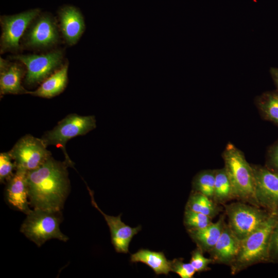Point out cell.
<instances>
[{
  "instance_id": "obj_1",
  "label": "cell",
  "mask_w": 278,
  "mask_h": 278,
  "mask_svg": "<svg viewBox=\"0 0 278 278\" xmlns=\"http://www.w3.org/2000/svg\"><path fill=\"white\" fill-rule=\"evenodd\" d=\"M69 166L51 156L39 167L27 172L29 200L33 209L61 212L70 190Z\"/></svg>"
},
{
  "instance_id": "obj_2",
  "label": "cell",
  "mask_w": 278,
  "mask_h": 278,
  "mask_svg": "<svg viewBox=\"0 0 278 278\" xmlns=\"http://www.w3.org/2000/svg\"><path fill=\"white\" fill-rule=\"evenodd\" d=\"M277 219L278 213H272L260 227L241 240L238 254L230 266L232 275L253 265L269 263L270 238Z\"/></svg>"
},
{
  "instance_id": "obj_3",
  "label": "cell",
  "mask_w": 278,
  "mask_h": 278,
  "mask_svg": "<svg viewBox=\"0 0 278 278\" xmlns=\"http://www.w3.org/2000/svg\"><path fill=\"white\" fill-rule=\"evenodd\" d=\"M223 158L227 173L232 185L236 199L255 206V182L252 167L243 152L232 143L223 150Z\"/></svg>"
},
{
  "instance_id": "obj_4",
  "label": "cell",
  "mask_w": 278,
  "mask_h": 278,
  "mask_svg": "<svg viewBox=\"0 0 278 278\" xmlns=\"http://www.w3.org/2000/svg\"><path fill=\"white\" fill-rule=\"evenodd\" d=\"M60 214L61 212L33 209L27 214L20 231L39 247L53 238L65 242L68 237L60 229Z\"/></svg>"
},
{
  "instance_id": "obj_5",
  "label": "cell",
  "mask_w": 278,
  "mask_h": 278,
  "mask_svg": "<svg viewBox=\"0 0 278 278\" xmlns=\"http://www.w3.org/2000/svg\"><path fill=\"white\" fill-rule=\"evenodd\" d=\"M228 224L241 241L260 227L272 213L245 202L224 204Z\"/></svg>"
},
{
  "instance_id": "obj_6",
  "label": "cell",
  "mask_w": 278,
  "mask_h": 278,
  "mask_svg": "<svg viewBox=\"0 0 278 278\" xmlns=\"http://www.w3.org/2000/svg\"><path fill=\"white\" fill-rule=\"evenodd\" d=\"M96 122L93 115L70 114L61 120L53 129L47 132L41 139L46 146L53 145L62 148L65 161L70 166H73V162L65 149L66 142L72 138L84 135L95 129Z\"/></svg>"
},
{
  "instance_id": "obj_7",
  "label": "cell",
  "mask_w": 278,
  "mask_h": 278,
  "mask_svg": "<svg viewBox=\"0 0 278 278\" xmlns=\"http://www.w3.org/2000/svg\"><path fill=\"white\" fill-rule=\"evenodd\" d=\"M46 146L42 139L29 135L19 140L9 152L14 161L16 169L28 172L41 166L51 157Z\"/></svg>"
},
{
  "instance_id": "obj_8",
  "label": "cell",
  "mask_w": 278,
  "mask_h": 278,
  "mask_svg": "<svg viewBox=\"0 0 278 278\" xmlns=\"http://www.w3.org/2000/svg\"><path fill=\"white\" fill-rule=\"evenodd\" d=\"M23 63L27 68L25 81L30 85L44 81L60 68L63 54L59 50L42 55H18L11 57Z\"/></svg>"
},
{
  "instance_id": "obj_9",
  "label": "cell",
  "mask_w": 278,
  "mask_h": 278,
  "mask_svg": "<svg viewBox=\"0 0 278 278\" xmlns=\"http://www.w3.org/2000/svg\"><path fill=\"white\" fill-rule=\"evenodd\" d=\"M251 166L257 205L270 213H278V173L266 166Z\"/></svg>"
},
{
  "instance_id": "obj_10",
  "label": "cell",
  "mask_w": 278,
  "mask_h": 278,
  "mask_svg": "<svg viewBox=\"0 0 278 278\" xmlns=\"http://www.w3.org/2000/svg\"><path fill=\"white\" fill-rule=\"evenodd\" d=\"M40 12L39 8L12 15L1 16L2 27L1 53L15 51L19 48V40L30 24Z\"/></svg>"
},
{
  "instance_id": "obj_11",
  "label": "cell",
  "mask_w": 278,
  "mask_h": 278,
  "mask_svg": "<svg viewBox=\"0 0 278 278\" xmlns=\"http://www.w3.org/2000/svg\"><path fill=\"white\" fill-rule=\"evenodd\" d=\"M87 188L91 197L92 205L103 216L109 227L111 241L115 250L118 253H128L129 244L133 236L141 231V227L132 228L126 224L121 220V214L118 216H113L104 213L95 202L93 192L88 186Z\"/></svg>"
},
{
  "instance_id": "obj_12",
  "label": "cell",
  "mask_w": 278,
  "mask_h": 278,
  "mask_svg": "<svg viewBox=\"0 0 278 278\" xmlns=\"http://www.w3.org/2000/svg\"><path fill=\"white\" fill-rule=\"evenodd\" d=\"M58 38V29L54 19L44 14L38 18L29 29L25 44L32 48L48 47L57 43Z\"/></svg>"
},
{
  "instance_id": "obj_13",
  "label": "cell",
  "mask_w": 278,
  "mask_h": 278,
  "mask_svg": "<svg viewBox=\"0 0 278 278\" xmlns=\"http://www.w3.org/2000/svg\"><path fill=\"white\" fill-rule=\"evenodd\" d=\"M60 29L66 43L75 44L85 29V23L80 11L72 6H65L58 11Z\"/></svg>"
},
{
  "instance_id": "obj_14",
  "label": "cell",
  "mask_w": 278,
  "mask_h": 278,
  "mask_svg": "<svg viewBox=\"0 0 278 278\" xmlns=\"http://www.w3.org/2000/svg\"><path fill=\"white\" fill-rule=\"evenodd\" d=\"M27 171L16 169L12 178L8 181L6 196L8 203L15 209L28 214L31 210L28 196L27 181Z\"/></svg>"
},
{
  "instance_id": "obj_15",
  "label": "cell",
  "mask_w": 278,
  "mask_h": 278,
  "mask_svg": "<svg viewBox=\"0 0 278 278\" xmlns=\"http://www.w3.org/2000/svg\"><path fill=\"white\" fill-rule=\"evenodd\" d=\"M240 241L227 223L217 242L208 253L213 263L230 266L238 254Z\"/></svg>"
},
{
  "instance_id": "obj_16",
  "label": "cell",
  "mask_w": 278,
  "mask_h": 278,
  "mask_svg": "<svg viewBox=\"0 0 278 278\" xmlns=\"http://www.w3.org/2000/svg\"><path fill=\"white\" fill-rule=\"evenodd\" d=\"M0 91L1 95L27 93L21 84L25 71L17 63H10L1 58Z\"/></svg>"
},
{
  "instance_id": "obj_17",
  "label": "cell",
  "mask_w": 278,
  "mask_h": 278,
  "mask_svg": "<svg viewBox=\"0 0 278 278\" xmlns=\"http://www.w3.org/2000/svg\"><path fill=\"white\" fill-rule=\"evenodd\" d=\"M225 216L221 215L216 222H212L205 228L188 230L193 241L203 253H209L215 246L226 224Z\"/></svg>"
},
{
  "instance_id": "obj_18",
  "label": "cell",
  "mask_w": 278,
  "mask_h": 278,
  "mask_svg": "<svg viewBox=\"0 0 278 278\" xmlns=\"http://www.w3.org/2000/svg\"><path fill=\"white\" fill-rule=\"evenodd\" d=\"M67 64L62 66L47 79L34 91H28L27 94L43 97L51 98L60 94L67 83Z\"/></svg>"
},
{
  "instance_id": "obj_19",
  "label": "cell",
  "mask_w": 278,
  "mask_h": 278,
  "mask_svg": "<svg viewBox=\"0 0 278 278\" xmlns=\"http://www.w3.org/2000/svg\"><path fill=\"white\" fill-rule=\"evenodd\" d=\"M132 263L141 262L151 268L156 274L167 275L171 271V260H168L163 252L142 249L131 254Z\"/></svg>"
},
{
  "instance_id": "obj_20",
  "label": "cell",
  "mask_w": 278,
  "mask_h": 278,
  "mask_svg": "<svg viewBox=\"0 0 278 278\" xmlns=\"http://www.w3.org/2000/svg\"><path fill=\"white\" fill-rule=\"evenodd\" d=\"M255 103L263 119L278 127V91H268L257 96Z\"/></svg>"
},
{
  "instance_id": "obj_21",
  "label": "cell",
  "mask_w": 278,
  "mask_h": 278,
  "mask_svg": "<svg viewBox=\"0 0 278 278\" xmlns=\"http://www.w3.org/2000/svg\"><path fill=\"white\" fill-rule=\"evenodd\" d=\"M236 199L232 185L224 167L215 169L213 200L219 204Z\"/></svg>"
},
{
  "instance_id": "obj_22",
  "label": "cell",
  "mask_w": 278,
  "mask_h": 278,
  "mask_svg": "<svg viewBox=\"0 0 278 278\" xmlns=\"http://www.w3.org/2000/svg\"><path fill=\"white\" fill-rule=\"evenodd\" d=\"M185 208L202 213L212 218L215 217L222 210L219 204L212 199L193 190L188 199Z\"/></svg>"
},
{
  "instance_id": "obj_23",
  "label": "cell",
  "mask_w": 278,
  "mask_h": 278,
  "mask_svg": "<svg viewBox=\"0 0 278 278\" xmlns=\"http://www.w3.org/2000/svg\"><path fill=\"white\" fill-rule=\"evenodd\" d=\"M215 179V169H206L199 172L193 179L192 190L213 199Z\"/></svg>"
},
{
  "instance_id": "obj_24",
  "label": "cell",
  "mask_w": 278,
  "mask_h": 278,
  "mask_svg": "<svg viewBox=\"0 0 278 278\" xmlns=\"http://www.w3.org/2000/svg\"><path fill=\"white\" fill-rule=\"evenodd\" d=\"M212 218L187 208H185L183 223L187 231L200 229L212 223Z\"/></svg>"
},
{
  "instance_id": "obj_25",
  "label": "cell",
  "mask_w": 278,
  "mask_h": 278,
  "mask_svg": "<svg viewBox=\"0 0 278 278\" xmlns=\"http://www.w3.org/2000/svg\"><path fill=\"white\" fill-rule=\"evenodd\" d=\"M203 252L198 247L191 253L190 263L196 272H202L209 270V265L214 264L211 258L205 257Z\"/></svg>"
},
{
  "instance_id": "obj_26",
  "label": "cell",
  "mask_w": 278,
  "mask_h": 278,
  "mask_svg": "<svg viewBox=\"0 0 278 278\" xmlns=\"http://www.w3.org/2000/svg\"><path fill=\"white\" fill-rule=\"evenodd\" d=\"M12 160L9 152L1 153L0 154V180L1 183H4L5 181L8 182L14 175L13 170L14 168L16 169V166L14 162H12Z\"/></svg>"
},
{
  "instance_id": "obj_27",
  "label": "cell",
  "mask_w": 278,
  "mask_h": 278,
  "mask_svg": "<svg viewBox=\"0 0 278 278\" xmlns=\"http://www.w3.org/2000/svg\"><path fill=\"white\" fill-rule=\"evenodd\" d=\"M171 271L181 278H192L196 272L190 263H184L181 258H176L171 261Z\"/></svg>"
},
{
  "instance_id": "obj_28",
  "label": "cell",
  "mask_w": 278,
  "mask_h": 278,
  "mask_svg": "<svg viewBox=\"0 0 278 278\" xmlns=\"http://www.w3.org/2000/svg\"><path fill=\"white\" fill-rule=\"evenodd\" d=\"M265 166L278 173V140L269 147Z\"/></svg>"
},
{
  "instance_id": "obj_29",
  "label": "cell",
  "mask_w": 278,
  "mask_h": 278,
  "mask_svg": "<svg viewBox=\"0 0 278 278\" xmlns=\"http://www.w3.org/2000/svg\"><path fill=\"white\" fill-rule=\"evenodd\" d=\"M269 254V263H278V219L271 234Z\"/></svg>"
},
{
  "instance_id": "obj_30",
  "label": "cell",
  "mask_w": 278,
  "mask_h": 278,
  "mask_svg": "<svg viewBox=\"0 0 278 278\" xmlns=\"http://www.w3.org/2000/svg\"><path fill=\"white\" fill-rule=\"evenodd\" d=\"M270 73L278 91V68L271 67Z\"/></svg>"
}]
</instances>
